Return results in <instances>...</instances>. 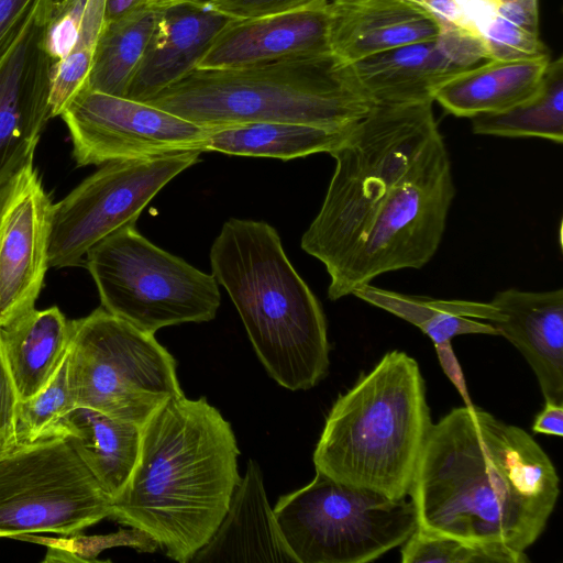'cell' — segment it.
I'll return each instance as SVG.
<instances>
[{"mask_svg": "<svg viewBox=\"0 0 563 563\" xmlns=\"http://www.w3.org/2000/svg\"><path fill=\"white\" fill-rule=\"evenodd\" d=\"M433 102L374 104L331 153L335 169L301 249L334 275L388 192L443 141Z\"/></svg>", "mask_w": 563, "mask_h": 563, "instance_id": "6", "label": "cell"}, {"mask_svg": "<svg viewBox=\"0 0 563 563\" xmlns=\"http://www.w3.org/2000/svg\"><path fill=\"white\" fill-rule=\"evenodd\" d=\"M351 295L418 327L435 349L451 344L456 335H498L492 323L504 318L490 302L412 296L371 284L355 288Z\"/></svg>", "mask_w": 563, "mask_h": 563, "instance_id": "25", "label": "cell"}, {"mask_svg": "<svg viewBox=\"0 0 563 563\" xmlns=\"http://www.w3.org/2000/svg\"><path fill=\"white\" fill-rule=\"evenodd\" d=\"M210 263L269 376L290 390L314 387L329 369L325 316L275 228L229 219L213 241Z\"/></svg>", "mask_w": 563, "mask_h": 563, "instance_id": "3", "label": "cell"}, {"mask_svg": "<svg viewBox=\"0 0 563 563\" xmlns=\"http://www.w3.org/2000/svg\"><path fill=\"white\" fill-rule=\"evenodd\" d=\"M431 424L417 361L390 351L334 401L313 452L316 471L406 498Z\"/></svg>", "mask_w": 563, "mask_h": 563, "instance_id": "5", "label": "cell"}, {"mask_svg": "<svg viewBox=\"0 0 563 563\" xmlns=\"http://www.w3.org/2000/svg\"><path fill=\"white\" fill-rule=\"evenodd\" d=\"M79 167L206 152L208 129L146 102L82 87L59 115Z\"/></svg>", "mask_w": 563, "mask_h": 563, "instance_id": "13", "label": "cell"}, {"mask_svg": "<svg viewBox=\"0 0 563 563\" xmlns=\"http://www.w3.org/2000/svg\"><path fill=\"white\" fill-rule=\"evenodd\" d=\"M402 563H528L526 552L503 543L467 541L417 528L401 544Z\"/></svg>", "mask_w": 563, "mask_h": 563, "instance_id": "32", "label": "cell"}, {"mask_svg": "<svg viewBox=\"0 0 563 563\" xmlns=\"http://www.w3.org/2000/svg\"><path fill=\"white\" fill-rule=\"evenodd\" d=\"M232 20L208 0L180 1L161 12L125 98L145 102L194 69Z\"/></svg>", "mask_w": 563, "mask_h": 563, "instance_id": "18", "label": "cell"}, {"mask_svg": "<svg viewBox=\"0 0 563 563\" xmlns=\"http://www.w3.org/2000/svg\"><path fill=\"white\" fill-rule=\"evenodd\" d=\"M200 152L103 164L52 206L48 267L80 265L88 251L114 231L133 224L142 210Z\"/></svg>", "mask_w": 563, "mask_h": 563, "instance_id": "12", "label": "cell"}, {"mask_svg": "<svg viewBox=\"0 0 563 563\" xmlns=\"http://www.w3.org/2000/svg\"><path fill=\"white\" fill-rule=\"evenodd\" d=\"M454 195L442 141L378 206L353 253L330 277L329 299L351 295L382 274L423 267L442 241Z\"/></svg>", "mask_w": 563, "mask_h": 563, "instance_id": "10", "label": "cell"}, {"mask_svg": "<svg viewBox=\"0 0 563 563\" xmlns=\"http://www.w3.org/2000/svg\"><path fill=\"white\" fill-rule=\"evenodd\" d=\"M473 132L503 137L563 142V58L549 60L537 91L501 112L471 118Z\"/></svg>", "mask_w": 563, "mask_h": 563, "instance_id": "29", "label": "cell"}, {"mask_svg": "<svg viewBox=\"0 0 563 563\" xmlns=\"http://www.w3.org/2000/svg\"><path fill=\"white\" fill-rule=\"evenodd\" d=\"M322 0H208L217 11L232 19H247L296 10Z\"/></svg>", "mask_w": 563, "mask_h": 563, "instance_id": "34", "label": "cell"}, {"mask_svg": "<svg viewBox=\"0 0 563 563\" xmlns=\"http://www.w3.org/2000/svg\"><path fill=\"white\" fill-rule=\"evenodd\" d=\"M532 431L549 435H563V405L545 401L543 409L537 415Z\"/></svg>", "mask_w": 563, "mask_h": 563, "instance_id": "40", "label": "cell"}, {"mask_svg": "<svg viewBox=\"0 0 563 563\" xmlns=\"http://www.w3.org/2000/svg\"><path fill=\"white\" fill-rule=\"evenodd\" d=\"M559 483L527 431L464 406L431 424L409 496L426 532L525 552L545 529Z\"/></svg>", "mask_w": 563, "mask_h": 563, "instance_id": "1", "label": "cell"}, {"mask_svg": "<svg viewBox=\"0 0 563 563\" xmlns=\"http://www.w3.org/2000/svg\"><path fill=\"white\" fill-rule=\"evenodd\" d=\"M52 206L33 163L0 190V328L35 309L49 268Z\"/></svg>", "mask_w": 563, "mask_h": 563, "instance_id": "15", "label": "cell"}, {"mask_svg": "<svg viewBox=\"0 0 563 563\" xmlns=\"http://www.w3.org/2000/svg\"><path fill=\"white\" fill-rule=\"evenodd\" d=\"M134 224L109 234L85 256L101 307L152 334L214 319L220 291L213 275L159 249Z\"/></svg>", "mask_w": 563, "mask_h": 563, "instance_id": "9", "label": "cell"}, {"mask_svg": "<svg viewBox=\"0 0 563 563\" xmlns=\"http://www.w3.org/2000/svg\"><path fill=\"white\" fill-rule=\"evenodd\" d=\"M353 124L327 128L299 123L252 122L222 126L209 130L206 152L284 161L331 153L343 142Z\"/></svg>", "mask_w": 563, "mask_h": 563, "instance_id": "26", "label": "cell"}, {"mask_svg": "<svg viewBox=\"0 0 563 563\" xmlns=\"http://www.w3.org/2000/svg\"><path fill=\"white\" fill-rule=\"evenodd\" d=\"M191 562H295L280 536L261 467L254 460H249L221 523Z\"/></svg>", "mask_w": 563, "mask_h": 563, "instance_id": "21", "label": "cell"}, {"mask_svg": "<svg viewBox=\"0 0 563 563\" xmlns=\"http://www.w3.org/2000/svg\"><path fill=\"white\" fill-rule=\"evenodd\" d=\"M331 52L347 64L435 37L441 23L408 0H328Z\"/></svg>", "mask_w": 563, "mask_h": 563, "instance_id": "19", "label": "cell"}, {"mask_svg": "<svg viewBox=\"0 0 563 563\" xmlns=\"http://www.w3.org/2000/svg\"><path fill=\"white\" fill-rule=\"evenodd\" d=\"M35 0H0V54Z\"/></svg>", "mask_w": 563, "mask_h": 563, "instance_id": "36", "label": "cell"}, {"mask_svg": "<svg viewBox=\"0 0 563 563\" xmlns=\"http://www.w3.org/2000/svg\"><path fill=\"white\" fill-rule=\"evenodd\" d=\"M178 0H106V22L144 9H164Z\"/></svg>", "mask_w": 563, "mask_h": 563, "instance_id": "39", "label": "cell"}, {"mask_svg": "<svg viewBox=\"0 0 563 563\" xmlns=\"http://www.w3.org/2000/svg\"><path fill=\"white\" fill-rule=\"evenodd\" d=\"M142 428L88 407H76L64 438L111 497L126 485L139 459Z\"/></svg>", "mask_w": 563, "mask_h": 563, "instance_id": "24", "label": "cell"}, {"mask_svg": "<svg viewBox=\"0 0 563 563\" xmlns=\"http://www.w3.org/2000/svg\"><path fill=\"white\" fill-rule=\"evenodd\" d=\"M487 59L478 36L464 26H448L433 38L409 43L352 64L357 81L374 104L433 102L449 80Z\"/></svg>", "mask_w": 563, "mask_h": 563, "instance_id": "16", "label": "cell"}, {"mask_svg": "<svg viewBox=\"0 0 563 563\" xmlns=\"http://www.w3.org/2000/svg\"><path fill=\"white\" fill-rule=\"evenodd\" d=\"M19 396L7 364L0 339V435H14Z\"/></svg>", "mask_w": 563, "mask_h": 563, "instance_id": "35", "label": "cell"}, {"mask_svg": "<svg viewBox=\"0 0 563 563\" xmlns=\"http://www.w3.org/2000/svg\"><path fill=\"white\" fill-rule=\"evenodd\" d=\"M205 129L252 122L345 128L374 106L333 53L228 69H194L145 101Z\"/></svg>", "mask_w": 563, "mask_h": 563, "instance_id": "4", "label": "cell"}, {"mask_svg": "<svg viewBox=\"0 0 563 563\" xmlns=\"http://www.w3.org/2000/svg\"><path fill=\"white\" fill-rule=\"evenodd\" d=\"M432 16H434L443 27L464 26L468 27L462 7L457 0H408ZM471 30V29H470Z\"/></svg>", "mask_w": 563, "mask_h": 563, "instance_id": "37", "label": "cell"}, {"mask_svg": "<svg viewBox=\"0 0 563 563\" xmlns=\"http://www.w3.org/2000/svg\"><path fill=\"white\" fill-rule=\"evenodd\" d=\"M111 503L65 438L15 444L0 456V538L74 534L110 517Z\"/></svg>", "mask_w": 563, "mask_h": 563, "instance_id": "11", "label": "cell"}, {"mask_svg": "<svg viewBox=\"0 0 563 563\" xmlns=\"http://www.w3.org/2000/svg\"><path fill=\"white\" fill-rule=\"evenodd\" d=\"M106 22V0H88L76 43L65 58L51 68L49 115L59 117L82 89Z\"/></svg>", "mask_w": 563, "mask_h": 563, "instance_id": "30", "label": "cell"}, {"mask_svg": "<svg viewBox=\"0 0 563 563\" xmlns=\"http://www.w3.org/2000/svg\"><path fill=\"white\" fill-rule=\"evenodd\" d=\"M296 563H366L401 545L417 529L411 500L336 482L317 472L273 508Z\"/></svg>", "mask_w": 563, "mask_h": 563, "instance_id": "8", "label": "cell"}, {"mask_svg": "<svg viewBox=\"0 0 563 563\" xmlns=\"http://www.w3.org/2000/svg\"><path fill=\"white\" fill-rule=\"evenodd\" d=\"M231 424L205 397L164 402L142 427L135 467L111 518L191 562L225 516L241 477Z\"/></svg>", "mask_w": 563, "mask_h": 563, "instance_id": "2", "label": "cell"}, {"mask_svg": "<svg viewBox=\"0 0 563 563\" xmlns=\"http://www.w3.org/2000/svg\"><path fill=\"white\" fill-rule=\"evenodd\" d=\"M88 0H53L44 37V47L53 63L74 47Z\"/></svg>", "mask_w": 563, "mask_h": 563, "instance_id": "33", "label": "cell"}, {"mask_svg": "<svg viewBox=\"0 0 563 563\" xmlns=\"http://www.w3.org/2000/svg\"><path fill=\"white\" fill-rule=\"evenodd\" d=\"M162 10L144 9L118 20L104 22L84 87L125 97Z\"/></svg>", "mask_w": 563, "mask_h": 563, "instance_id": "28", "label": "cell"}, {"mask_svg": "<svg viewBox=\"0 0 563 563\" xmlns=\"http://www.w3.org/2000/svg\"><path fill=\"white\" fill-rule=\"evenodd\" d=\"M3 354L19 400L41 391L68 351L70 320L56 307L33 309L0 328Z\"/></svg>", "mask_w": 563, "mask_h": 563, "instance_id": "23", "label": "cell"}, {"mask_svg": "<svg viewBox=\"0 0 563 563\" xmlns=\"http://www.w3.org/2000/svg\"><path fill=\"white\" fill-rule=\"evenodd\" d=\"M490 303L504 316L492 324L531 366L544 400L563 405V289L509 288Z\"/></svg>", "mask_w": 563, "mask_h": 563, "instance_id": "20", "label": "cell"}, {"mask_svg": "<svg viewBox=\"0 0 563 563\" xmlns=\"http://www.w3.org/2000/svg\"><path fill=\"white\" fill-rule=\"evenodd\" d=\"M68 380L77 407L141 428L184 395L174 356L155 339L102 307L70 320Z\"/></svg>", "mask_w": 563, "mask_h": 563, "instance_id": "7", "label": "cell"}, {"mask_svg": "<svg viewBox=\"0 0 563 563\" xmlns=\"http://www.w3.org/2000/svg\"><path fill=\"white\" fill-rule=\"evenodd\" d=\"M332 53L328 0L288 12L232 19L216 36L196 69H228L294 56Z\"/></svg>", "mask_w": 563, "mask_h": 563, "instance_id": "17", "label": "cell"}, {"mask_svg": "<svg viewBox=\"0 0 563 563\" xmlns=\"http://www.w3.org/2000/svg\"><path fill=\"white\" fill-rule=\"evenodd\" d=\"M52 1H34L0 54V190L33 163L51 119L53 62L44 37Z\"/></svg>", "mask_w": 563, "mask_h": 563, "instance_id": "14", "label": "cell"}, {"mask_svg": "<svg viewBox=\"0 0 563 563\" xmlns=\"http://www.w3.org/2000/svg\"><path fill=\"white\" fill-rule=\"evenodd\" d=\"M68 380V351L49 383L33 397L19 402L15 420L16 444L64 438L66 422L76 408Z\"/></svg>", "mask_w": 563, "mask_h": 563, "instance_id": "31", "label": "cell"}, {"mask_svg": "<svg viewBox=\"0 0 563 563\" xmlns=\"http://www.w3.org/2000/svg\"><path fill=\"white\" fill-rule=\"evenodd\" d=\"M16 444L15 437L10 434L0 435V456Z\"/></svg>", "mask_w": 563, "mask_h": 563, "instance_id": "41", "label": "cell"}, {"mask_svg": "<svg viewBox=\"0 0 563 563\" xmlns=\"http://www.w3.org/2000/svg\"><path fill=\"white\" fill-rule=\"evenodd\" d=\"M550 59H488L464 70L434 95L448 113L473 118L501 112L531 97Z\"/></svg>", "mask_w": 563, "mask_h": 563, "instance_id": "22", "label": "cell"}, {"mask_svg": "<svg viewBox=\"0 0 563 563\" xmlns=\"http://www.w3.org/2000/svg\"><path fill=\"white\" fill-rule=\"evenodd\" d=\"M437 355L439 358V363L445 373V375L449 377V379L452 382V384L457 389L459 394L461 395L462 399L464 400L465 406L472 407L474 406L471 401L470 394L467 390V385L464 378V375L462 373L461 365L453 352L452 345H444L435 349Z\"/></svg>", "mask_w": 563, "mask_h": 563, "instance_id": "38", "label": "cell"}, {"mask_svg": "<svg viewBox=\"0 0 563 563\" xmlns=\"http://www.w3.org/2000/svg\"><path fill=\"white\" fill-rule=\"evenodd\" d=\"M487 59H550L539 32V0H457Z\"/></svg>", "mask_w": 563, "mask_h": 563, "instance_id": "27", "label": "cell"}, {"mask_svg": "<svg viewBox=\"0 0 563 563\" xmlns=\"http://www.w3.org/2000/svg\"><path fill=\"white\" fill-rule=\"evenodd\" d=\"M178 1H194V0H178Z\"/></svg>", "mask_w": 563, "mask_h": 563, "instance_id": "42", "label": "cell"}]
</instances>
